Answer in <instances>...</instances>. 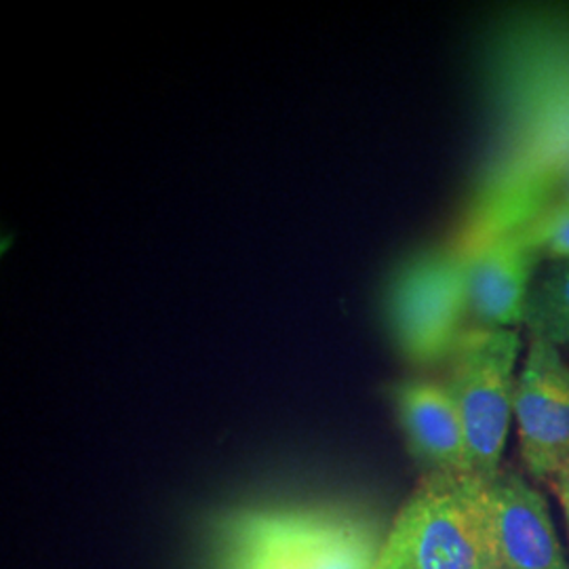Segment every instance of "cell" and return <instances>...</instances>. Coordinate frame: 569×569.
Returning <instances> with one entry per match:
<instances>
[{
	"label": "cell",
	"instance_id": "6da1fadb",
	"mask_svg": "<svg viewBox=\"0 0 569 569\" xmlns=\"http://www.w3.org/2000/svg\"><path fill=\"white\" fill-rule=\"evenodd\" d=\"M488 148L453 247L538 224L569 188V9H515L483 51Z\"/></svg>",
	"mask_w": 569,
	"mask_h": 569
},
{
	"label": "cell",
	"instance_id": "7a4b0ae2",
	"mask_svg": "<svg viewBox=\"0 0 569 569\" xmlns=\"http://www.w3.org/2000/svg\"><path fill=\"white\" fill-rule=\"evenodd\" d=\"M385 533L345 509H241L216 529L218 569H373Z\"/></svg>",
	"mask_w": 569,
	"mask_h": 569
},
{
	"label": "cell",
	"instance_id": "3957f363",
	"mask_svg": "<svg viewBox=\"0 0 569 569\" xmlns=\"http://www.w3.org/2000/svg\"><path fill=\"white\" fill-rule=\"evenodd\" d=\"M373 569H500L483 483L470 475H422Z\"/></svg>",
	"mask_w": 569,
	"mask_h": 569
},
{
	"label": "cell",
	"instance_id": "277c9868",
	"mask_svg": "<svg viewBox=\"0 0 569 569\" xmlns=\"http://www.w3.org/2000/svg\"><path fill=\"white\" fill-rule=\"evenodd\" d=\"M517 329L467 327L446 366V387L458 407L467 437L468 475L488 483L502 470V453L515 416Z\"/></svg>",
	"mask_w": 569,
	"mask_h": 569
},
{
	"label": "cell",
	"instance_id": "5b68a950",
	"mask_svg": "<svg viewBox=\"0 0 569 569\" xmlns=\"http://www.w3.org/2000/svg\"><path fill=\"white\" fill-rule=\"evenodd\" d=\"M467 319L465 260L453 244L413 256L388 284V331L413 366L446 363Z\"/></svg>",
	"mask_w": 569,
	"mask_h": 569
},
{
	"label": "cell",
	"instance_id": "8992f818",
	"mask_svg": "<svg viewBox=\"0 0 569 569\" xmlns=\"http://www.w3.org/2000/svg\"><path fill=\"white\" fill-rule=\"evenodd\" d=\"M515 420L529 475L550 481L569 462V363L545 338L529 340L517 378Z\"/></svg>",
	"mask_w": 569,
	"mask_h": 569
},
{
	"label": "cell",
	"instance_id": "52a82bcc",
	"mask_svg": "<svg viewBox=\"0 0 569 569\" xmlns=\"http://www.w3.org/2000/svg\"><path fill=\"white\" fill-rule=\"evenodd\" d=\"M467 279L468 319L475 327L517 329L526 326L529 296L545 264L521 230L460 251Z\"/></svg>",
	"mask_w": 569,
	"mask_h": 569
},
{
	"label": "cell",
	"instance_id": "ba28073f",
	"mask_svg": "<svg viewBox=\"0 0 569 569\" xmlns=\"http://www.w3.org/2000/svg\"><path fill=\"white\" fill-rule=\"evenodd\" d=\"M500 569H569L545 496L512 468L483 483Z\"/></svg>",
	"mask_w": 569,
	"mask_h": 569
},
{
	"label": "cell",
	"instance_id": "9c48e42d",
	"mask_svg": "<svg viewBox=\"0 0 569 569\" xmlns=\"http://www.w3.org/2000/svg\"><path fill=\"white\" fill-rule=\"evenodd\" d=\"M390 403L422 475H468L465 427L446 382L407 378L390 388Z\"/></svg>",
	"mask_w": 569,
	"mask_h": 569
},
{
	"label": "cell",
	"instance_id": "30bf717a",
	"mask_svg": "<svg viewBox=\"0 0 569 569\" xmlns=\"http://www.w3.org/2000/svg\"><path fill=\"white\" fill-rule=\"evenodd\" d=\"M526 327L531 338L569 348V262H550L529 296Z\"/></svg>",
	"mask_w": 569,
	"mask_h": 569
},
{
	"label": "cell",
	"instance_id": "8fae6325",
	"mask_svg": "<svg viewBox=\"0 0 569 569\" xmlns=\"http://www.w3.org/2000/svg\"><path fill=\"white\" fill-rule=\"evenodd\" d=\"M521 232L536 247L542 262H569V213L521 228Z\"/></svg>",
	"mask_w": 569,
	"mask_h": 569
},
{
	"label": "cell",
	"instance_id": "7c38bea8",
	"mask_svg": "<svg viewBox=\"0 0 569 569\" xmlns=\"http://www.w3.org/2000/svg\"><path fill=\"white\" fill-rule=\"evenodd\" d=\"M549 486L555 491V496H557V500L561 505V510L566 515V523H568L569 531V462L555 477H550Z\"/></svg>",
	"mask_w": 569,
	"mask_h": 569
}]
</instances>
